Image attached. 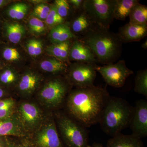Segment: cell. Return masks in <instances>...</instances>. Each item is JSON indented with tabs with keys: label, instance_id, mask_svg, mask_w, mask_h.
I'll use <instances>...</instances> for the list:
<instances>
[{
	"label": "cell",
	"instance_id": "cell-1",
	"mask_svg": "<svg viewBox=\"0 0 147 147\" xmlns=\"http://www.w3.org/2000/svg\"><path fill=\"white\" fill-rule=\"evenodd\" d=\"M110 97L106 88L94 86L71 90L66 99L64 111L85 127L99 122Z\"/></svg>",
	"mask_w": 147,
	"mask_h": 147
},
{
	"label": "cell",
	"instance_id": "cell-2",
	"mask_svg": "<svg viewBox=\"0 0 147 147\" xmlns=\"http://www.w3.org/2000/svg\"><path fill=\"white\" fill-rule=\"evenodd\" d=\"M80 40L90 47L98 62L102 64L113 63L120 57L122 43L117 34L108 30L93 28Z\"/></svg>",
	"mask_w": 147,
	"mask_h": 147
},
{
	"label": "cell",
	"instance_id": "cell-3",
	"mask_svg": "<svg viewBox=\"0 0 147 147\" xmlns=\"http://www.w3.org/2000/svg\"><path fill=\"white\" fill-rule=\"evenodd\" d=\"M133 108L125 99L110 96L98 122L102 131L113 137L121 133L129 126Z\"/></svg>",
	"mask_w": 147,
	"mask_h": 147
},
{
	"label": "cell",
	"instance_id": "cell-4",
	"mask_svg": "<svg viewBox=\"0 0 147 147\" xmlns=\"http://www.w3.org/2000/svg\"><path fill=\"white\" fill-rule=\"evenodd\" d=\"M58 133L64 147H89V131L64 110L53 112Z\"/></svg>",
	"mask_w": 147,
	"mask_h": 147
},
{
	"label": "cell",
	"instance_id": "cell-5",
	"mask_svg": "<svg viewBox=\"0 0 147 147\" xmlns=\"http://www.w3.org/2000/svg\"><path fill=\"white\" fill-rule=\"evenodd\" d=\"M72 87L65 77L57 76L46 82L39 90L36 101L47 111L61 110Z\"/></svg>",
	"mask_w": 147,
	"mask_h": 147
},
{
	"label": "cell",
	"instance_id": "cell-6",
	"mask_svg": "<svg viewBox=\"0 0 147 147\" xmlns=\"http://www.w3.org/2000/svg\"><path fill=\"white\" fill-rule=\"evenodd\" d=\"M46 111L37 101L23 99L17 102L15 114L28 137L39 128L50 112Z\"/></svg>",
	"mask_w": 147,
	"mask_h": 147
},
{
	"label": "cell",
	"instance_id": "cell-7",
	"mask_svg": "<svg viewBox=\"0 0 147 147\" xmlns=\"http://www.w3.org/2000/svg\"><path fill=\"white\" fill-rule=\"evenodd\" d=\"M117 0H85L83 10L96 28L108 30L114 19Z\"/></svg>",
	"mask_w": 147,
	"mask_h": 147
},
{
	"label": "cell",
	"instance_id": "cell-8",
	"mask_svg": "<svg viewBox=\"0 0 147 147\" xmlns=\"http://www.w3.org/2000/svg\"><path fill=\"white\" fill-rule=\"evenodd\" d=\"M27 137L34 147H64L58 133L53 112H49L39 128Z\"/></svg>",
	"mask_w": 147,
	"mask_h": 147
},
{
	"label": "cell",
	"instance_id": "cell-9",
	"mask_svg": "<svg viewBox=\"0 0 147 147\" xmlns=\"http://www.w3.org/2000/svg\"><path fill=\"white\" fill-rule=\"evenodd\" d=\"M95 68L101 74L107 84L116 88L123 86L127 78L134 74L133 71L127 67L123 60L115 64L103 66L96 65Z\"/></svg>",
	"mask_w": 147,
	"mask_h": 147
},
{
	"label": "cell",
	"instance_id": "cell-10",
	"mask_svg": "<svg viewBox=\"0 0 147 147\" xmlns=\"http://www.w3.org/2000/svg\"><path fill=\"white\" fill-rule=\"evenodd\" d=\"M96 65L79 62L74 63L67 68L65 78L72 86L76 88L92 86L96 77Z\"/></svg>",
	"mask_w": 147,
	"mask_h": 147
},
{
	"label": "cell",
	"instance_id": "cell-11",
	"mask_svg": "<svg viewBox=\"0 0 147 147\" xmlns=\"http://www.w3.org/2000/svg\"><path fill=\"white\" fill-rule=\"evenodd\" d=\"M133 108L129 123L132 134L140 139L147 136V101L137 100Z\"/></svg>",
	"mask_w": 147,
	"mask_h": 147
},
{
	"label": "cell",
	"instance_id": "cell-12",
	"mask_svg": "<svg viewBox=\"0 0 147 147\" xmlns=\"http://www.w3.org/2000/svg\"><path fill=\"white\" fill-rule=\"evenodd\" d=\"M42 78L38 74L32 71L24 74L19 79L18 88L19 95L24 99H30L38 90Z\"/></svg>",
	"mask_w": 147,
	"mask_h": 147
},
{
	"label": "cell",
	"instance_id": "cell-13",
	"mask_svg": "<svg viewBox=\"0 0 147 147\" xmlns=\"http://www.w3.org/2000/svg\"><path fill=\"white\" fill-rule=\"evenodd\" d=\"M69 59L77 62L90 64L96 65L98 62L92 50L80 39L76 40L71 44Z\"/></svg>",
	"mask_w": 147,
	"mask_h": 147
},
{
	"label": "cell",
	"instance_id": "cell-14",
	"mask_svg": "<svg viewBox=\"0 0 147 147\" xmlns=\"http://www.w3.org/2000/svg\"><path fill=\"white\" fill-rule=\"evenodd\" d=\"M147 34V26L134 25L129 23L120 27L117 34L122 43L139 41Z\"/></svg>",
	"mask_w": 147,
	"mask_h": 147
},
{
	"label": "cell",
	"instance_id": "cell-15",
	"mask_svg": "<svg viewBox=\"0 0 147 147\" xmlns=\"http://www.w3.org/2000/svg\"><path fill=\"white\" fill-rule=\"evenodd\" d=\"M7 137L17 138L28 137L15 113L7 118L0 119V137Z\"/></svg>",
	"mask_w": 147,
	"mask_h": 147
},
{
	"label": "cell",
	"instance_id": "cell-16",
	"mask_svg": "<svg viewBox=\"0 0 147 147\" xmlns=\"http://www.w3.org/2000/svg\"><path fill=\"white\" fill-rule=\"evenodd\" d=\"M106 147H144V145L141 139L133 134L121 133L109 139Z\"/></svg>",
	"mask_w": 147,
	"mask_h": 147
},
{
	"label": "cell",
	"instance_id": "cell-17",
	"mask_svg": "<svg viewBox=\"0 0 147 147\" xmlns=\"http://www.w3.org/2000/svg\"><path fill=\"white\" fill-rule=\"evenodd\" d=\"M50 36L53 44L66 42L76 38L68 24L65 23L53 27L50 30Z\"/></svg>",
	"mask_w": 147,
	"mask_h": 147
},
{
	"label": "cell",
	"instance_id": "cell-18",
	"mask_svg": "<svg viewBox=\"0 0 147 147\" xmlns=\"http://www.w3.org/2000/svg\"><path fill=\"white\" fill-rule=\"evenodd\" d=\"M93 25L89 17L83 10L73 20L71 30L74 34H82L83 36L93 28Z\"/></svg>",
	"mask_w": 147,
	"mask_h": 147
},
{
	"label": "cell",
	"instance_id": "cell-19",
	"mask_svg": "<svg viewBox=\"0 0 147 147\" xmlns=\"http://www.w3.org/2000/svg\"><path fill=\"white\" fill-rule=\"evenodd\" d=\"M40 67L45 72L59 76L66 73L68 66L65 62L54 58L42 61Z\"/></svg>",
	"mask_w": 147,
	"mask_h": 147
},
{
	"label": "cell",
	"instance_id": "cell-20",
	"mask_svg": "<svg viewBox=\"0 0 147 147\" xmlns=\"http://www.w3.org/2000/svg\"><path fill=\"white\" fill-rule=\"evenodd\" d=\"M71 45L70 40L61 43L53 44L47 48V53L50 56L64 62H67Z\"/></svg>",
	"mask_w": 147,
	"mask_h": 147
},
{
	"label": "cell",
	"instance_id": "cell-21",
	"mask_svg": "<svg viewBox=\"0 0 147 147\" xmlns=\"http://www.w3.org/2000/svg\"><path fill=\"white\" fill-rule=\"evenodd\" d=\"M138 0H117L115 11L114 19L123 21L129 16L131 9L139 2Z\"/></svg>",
	"mask_w": 147,
	"mask_h": 147
},
{
	"label": "cell",
	"instance_id": "cell-22",
	"mask_svg": "<svg viewBox=\"0 0 147 147\" xmlns=\"http://www.w3.org/2000/svg\"><path fill=\"white\" fill-rule=\"evenodd\" d=\"M129 23L134 25L147 26V7L139 2L131 9Z\"/></svg>",
	"mask_w": 147,
	"mask_h": 147
},
{
	"label": "cell",
	"instance_id": "cell-23",
	"mask_svg": "<svg viewBox=\"0 0 147 147\" xmlns=\"http://www.w3.org/2000/svg\"><path fill=\"white\" fill-rule=\"evenodd\" d=\"M5 28L9 40L14 44L20 42L25 33L24 26L18 23L6 24Z\"/></svg>",
	"mask_w": 147,
	"mask_h": 147
},
{
	"label": "cell",
	"instance_id": "cell-24",
	"mask_svg": "<svg viewBox=\"0 0 147 147\" xmlns=\"http://www.w3.org/2000/svg\"><path fill=\"white\" fill-rule=\"evenodd\" d=\"M134 92L147 97V69L139 70L135 76Z\"/></svg>",
	"mask_w": 147,
	"mask_h": 147
},
{
	"label": "cell",
	"instance_id": "cell-25",
	"mask_svg": "<svg viewBox=\"0 0 147 147\" xmlns=\"http://www.w3.org/2000/svg\"><path fill=\"white\" fill-rule=\"evenodd\" d=\"M28 10V7L24 3H18L10 7L8 10V14L11 18L20 20L26 16Z\"/></svg>",
	"mask_w": 147,
	"mask_h": 147
},
{
	"label": "cell",
	"instance_id": "cell-26",
	"mask_svg": "<svg viewBox=\"0 0 147 147\" xmlns=\"http://www.w3.org/2000/svg\"><path fill=\"white\" fill-rule=\"evenodd\" d=\"M45 22L47 25L53 27L64 22V19L58 14L54 5L51 7Z\"/></svg>",
	"mask_w": 147,
	"mask_h": 147
},
{
	"label": "cell",
	"instance_id": "cell-27",
	"mask_svg": "<svg viewBox=\"0 0 147 147\" xmlns=\"http://www.w3.org/2000/svg\"><path fill=\"white\" fill-rule=\"evenodd\" d=\"M17 80L16 73L10 69H6L0 74V83L5 86H10Z\"/></svg>",
	"mask_w": 147,
	"mask_h": 147
},
{
	"label": "cell",
	"instance_id": "cell-28",
	"mask_svg": "<svg viewBox=\"0 0 147 147\" xmlns=\"http://www.w3.org/2000/svg\"><path fill=\"white\" fill-rule=\"evenodd\" d=\"M27 50L29 55L36 57L41 55L42 51V44L39 40L32 39L27 43Z\"/></svg>",
	"mask_w": 147,
	"mask_h": 147
},
{
	"label": "cell",
	"instance_id": "cell-29",
	"mask_svg": "<svg viewBox=\"0 0 147 147\" xmlns=\"http://www.w3.org/2000/svg\"><path fill=\"white\" fill-rule=\"evenodd\" d=\"M58 14L64 19L68 15L70 9V5L66 0H56L54 4Z\"/></svg>",
	"mask_w": 147,
	"mask_h": 147
},
{
	"label": "cell",
	"instance_id": "cell-30",
	"mask_svg": "<svg viewBox=\"0 0 147 147\" xmlns=\"http://www.w3.org/2000/svg\"><path fill=\"white\" fill-rule=\"evenodd\" d=\"M50 7L47 5L40 4L35 7L32 15L39 19H46L50 10Z\"/></svg>",
	"mask_w": 147,
	"mask_h": 147
},
{
	"label": "cell",
	"instance_id": "cell-31",
	"mask_svg": "<svg viewBox=\"0 0 147 147\" xmlns=\"http://www.w3.org/2000/svg\"><path fill=\"white\" fill-rule=\"evenodd\" d=\"M3 56L5 59L10 61L18 60L21 58L18 50L12 47L5 48L3 52Z\"/></svg>",
	"mask_w": 147,
	"mask_h": 147
},
{
	"label": "cell",
	"instance_id": "cell-32",
	"mask_svg": "<svg viewBox=\"0 0 147 147\" xmlns=\"http://www.w3.org/2000/svg\"><path fill=\"white\" fill-rule=\"evenodd\" d=\"M29 26L32 31L35 33H41L45 30V25L41 20L33 17L29 21Z\"/></svg>",
	"mask_w": 147,
	"mask_h": 147
},
{
	"label": "cell",
	"instance_id": "cell-33",
	"mask_svg": "<svg viewBox=\"0 0 147 147\" xmlns=\"http://www.w3.org/2000/svg\"><path fill=\"white\" fill-rule=\"evenodd\" d=\"M27 137L23 138L13 137V138H11L9 139L13 147H34L31 144Z\"/></svg>",
	"mask_w": 147,
	"mask_h": 147
},
{
	"label": "cell",
	"instance_id": "cell-34",
	"mask_svg": "<svg viewBox=\"0 0 147 147\" xmlns=\"http://www.w3.org/2000/svg\"><path fill=\"white\" fill-rule=\"evenodd\" d=\"M84 1L85 0H70L67 1L76 9L83 10Z\"/></svg>",
	"mask_w": 147,
	"mask_h": 147
},
{
	"label": "cell",
	"instance_id": "cell-35",
	"mask_svg": "<svg viewBox=\"0 0 147 147\" xmlns=\"http://www.w3.org/2000/svg\"><path fill=\"white\" fill-rule=\"evenodd\" d=\"M9 139L7 137H0V147H7Z\"/></svg>",
	"mask_w": 147,
	"mask_h": 147
},
{
	"label": "cell",
	"instance_id": "cell-36",
	"mask_svg": "<svg viewBox=\"0 0 147 147\" xmlns=\"http://www.w3.org/2000/svg\"><path fill=\"white\" fill-rule=\"evenodd\" d=\"M5 95V92L4 90L0 87V100L3 98H4Z\"/></svg>",
	"mask_w": 147,
	"mask_h": 147
},
{
	"label": "cell",
	"instance_id": "cell-37",
	"mask_svg": "<svg viewBox=\"0 0 147 147\" xmlns=\"http://www.w3.org/2000/svg\"><path fill=\"white\" fill-rule=\"evenodd\" d=\"M89 147H104L102 144L100 143H94L90 145Z\"/></svg>",
	"mask_w": 147,
	"mask_h": 147
},
{
	"label": "cell",
	"instance_id": "cell-38",
	"mask_svg": "<svg viewBox=\"0 0 147 147\" xmlns=\"http://www.w3.org/2000/svg\"><path fill=\"white\" fill-rule=\"evenodd\" d=\"M7 2V1H4V0H0V8L3 6L5 5Z\"/></svg>",
	"mask_w": 147,
	"mask_h": 147
},
{
	"label": "cell",
	"instance_id": "cell-39",
	"mask_svg": "<svg viewBox=\"0 0 147 147\" xmlns=\"http://www.w3.org/2000/svg\"><path fill=\"white\" fill-rule=\"evenodd\" d=\"M142 47L145 50L147 49V40H146L142 45Z\"/></svg>",
	"mask_w": 147,
	"mask_h": 147
},
{
	"label": "cell",
	"instance_id": "cell-40",
	"mask_svg": "<svg viewBox=\"0 0 147 147\" xmlns=\"http://www.w3.org/2000/svg\"><path fill=\"white\" fill-rule=\"evenodd\" d=\"M7 147H13V146H12V145L11 144V142L10 141V139H9V144L8 146H7Z\"/></svg>",
	"mask_w": 147,
	"mask_h": 147
}]
</instances>
